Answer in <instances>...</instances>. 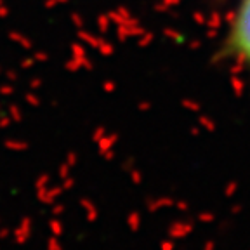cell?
<instances>
[{"label":"cell","instance_id":"6da1fadb","mask_svg":"<svg viewBox=\"0 0 250 250\" xmlns=\"http://www.w3.org/2000/svg\"><path fill=\"white\" fill-rule=\"evenodd\" d=\"M229 47L234 56L250 64V0H243L229 30Z\"/></svg>","mask_w":250,"mask_h":250}]
</instances>
